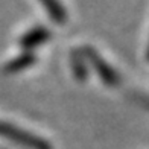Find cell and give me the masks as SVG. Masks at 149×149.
<instances>
[{
  "label": "cell",
  "instance_id": "obj_2",
  "mask_svg": "<svg viewBox=\"0 0 149 149\" xmlns=\"http://www.w3.org/2000/svg\"><path fill=\"white\" fill-rule=\"evenodd\" d=\"M85 53L88 55V58H90V61H91V64L94 65V69H97L96 72L100 74V78H102L108 85H117V84H119L117 74L113 72V69H110V67L105 64V61H104L102 58L96 55V52L91 50V49H87Z\"/></svg>",
  "mask_w": 149,
  "mask_h": 149
},
{
  "label": "cell",
  "instance_id": "obj_1",
  "mask_svg": "<svg viewBox=\"0 0 149 149\" xmlns=\"http://www.w3.org/2000/svg\"><path fill=\"white\" fill-rule=\"evenodd\" d=\"M0 134H3L12 140H17L20 145H23L29 149H52V146L46 140L35 137V135H32L29 132H24L22 130H18V128L9 126V125H0Z\"/></svg>",
  "mask_w": 149,
  "mask_h": 149
},
{
  "label": "cell",
  "instance_id": "obj_4",
  "mask_svg": "<svg viewBox=\"0 0 149 149\" xmlns=\"http://www.w3.org/2000/svg\"><path fill=\"white\" fill-rule=\"evenodd\" d=\"M47 38H49V32H47L44 28H37V29H33L32 32H29L28 35L24 37L23 44L31 47V46H35V44H41Z\"/></svg>",
  "mask_w": 149,
  "mask_h": 149
},
{
  "label": "cell",
  "instance_id": "obj_3",
  "mask_svg": "<svg viewBox=\"0 0 149 149\" xmlns=\"http://www.w3.org/2000/svg\"><path fill=\"white\" fill-rule=\"evenodd\" d=\"M43 3V6L46 8L47 14H49L56 23H64L65 22V9L64 6L59 3V0H40Z\"/></svg>",
  "mask_w": 149,
  "mask_h": 149
}]
</instances>
